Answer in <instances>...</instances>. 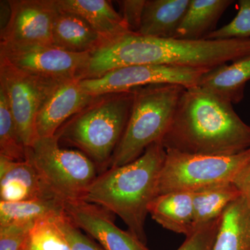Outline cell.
<instances>
[{"mask_svg":"<svg viewBox=\"0 0 250 250\" xmlns=\"http://www.w3.org/2000/svg\"><path fill=\"white\" fill-rule=\"evenodd\" d=\"M161 142L184 154L236 155L250 149V126L232 104L197 85L182 93Z\"/></svg>","mask_w":250,"mask_h":250,"instance_id":"obj_1","label":"cell"},{"mask_svg":"<svg viewBox=\"0 0 250 250\" xmlns=\"http://www.w3.org/2000/svg\"><path fill=\"white\" fill-rule=\"evenodd\" d=\"M250 55V39L188 41L134 33L91 54L87 79L130 65H156L210 70Z\"/></svg>","mask_w":250,"mask_h":250,"instance_id":"obj_2","label":"cell"},{"mask_svg":"<svg viewBox=\"0 0 250 250\" xmlns=\"http://www.w3.org/2000/svg\"><path fill=\"white\" fill-rule=\"evenodd\" d=\"M166 155L161 141L153 143L136 160L101 172L83 201L118 215L130 233L146 244L145 223Z\"/></svg>","mask_w":250,"mask_h":250,"instance_id":"obj_3","label":"cell"},{"mask_svg":"<svg viewBox=\"0 0 250 250\" xmlns=\"http://www.w3.org/2000/svg\"><path fill=\"white\" fill-rule=\"evenodd\" d=\"M134 89L98 95L55 134L59 142L78 148L102 172L107 170L132 108Z\"/></svg>","mask_w":250,"mask_h":250,"instance_id":"obj_4","label":"cell"},{"mask_svg":"<svg viewBox=\"0 0 250 250\" xmlns=\"http://www.w3.org/2000/svg\"><path fill=\"white\" fill-rule=\"evenodd\" d=\"M185 89V87L176 84H154L134 88L129 120L108 168L132 162L149 146L162 141Z\"/></svg>","mask_w":250,"mask_h":250,"instance_id":"obj_5","label":"cell"},{"mask_svg":"<svg viewBox=\"0 0 250 250\" xmlns=\"http://www.w3.org/2000/svg\"><path fill=\"white\" fill-rule=\"evenodd\" d=\"M27 159L44 182L64 202L83 200L98 177V167L83 152L65 149L55 136L39 138L27 147Z\"/></svg>","mask_w":250,"mask_h":250,"instance_id":"obj_6","label":"cell"},{"mask_svg":"<svg viewBox=\"0 0 250 250\" xmlns=\"http://www.w3.org/2000/svg\"><path fill=\"white\" fill-rule=\"evenodd\" d=\"M156 196L174 192H195L231 183L250 160V149L228 156L194 155L166 149Z\"/></svg>","mask_w":250,"mask_h":250,"instance_id":"obj_7","label":"cell"},{"mask_svg":"<svg viewBox=\"0 0 250 250\" xmlns=\"http://www.w3.org/2000/svg\"><path fill=\"white\" fill-rule=\"evenodd\" d=\"M91 54L67 52L53 45L0 43V62L59 83L85 80Z\"/></svg>","mask_w":250,"mask_h":250,"instance_id":"obj_8","label":"cell"},{"mask_svg":"<svg viewBox=\"0 0 250 250\" xmlns=\"http://www.w3.org/2000/svg\"><path fill=\"white\" fill-rule=\"evenodd\" d=\"M61 83L0 62V88L6 95L18 133L26 147H30L38 139L35 128L38 113Z\"/></svg>","mask_w":250,"mask_h":250,"instance_id":"obj_9","label":"cell"},{"mask_svg":"<svg viewBox=\"0 0 250 250\" xmlns=\"http://www.w3.org/2000/svg\"><path fill=\"white\" fill-rule=\"evenodd\" d=\"M207 70L170 65H130L114 69L97 78L81 80L80 84L93 96L154 84L180 85L188 88L197 86Z\"/></svg>","mask_w":250,"mask_h":250,"instance_id":"obj_10","label":"cell"},{"mask_svg":"<svg viewBox=\"0 0 250 250\" xmlns=\"http://www.w3.org/2000/svg\"><path fill=\"white\" fill-rule=\"evenodd\" d=\"M11 16L0 34V43L52 45L56 0H9Z\"/></svg>","mask_w":250,"mask_h":250,"instance_id":"obj_11","label":"cell"},{"mask_svg":"<svg viewBox=\"0 0 250 250\" xmlns=\"http://www.w3.org/2000/svg\"><path fill=\"white\" fill-rule=\"evenodd\" d=\"M72 223L95 238L104 250H149L129 231L117 227L109 211L93 204L79 200L64 202Z\"/></svg>","mask_w":250,"mask_h":250,"instance_id":"obj_12","label":"cell"},{"mask_svg":"<svg viewBox=\"0 0 250 250\" xmlns=\"http://www.w3.org/2000/svg\"><path fill=\"white\" fill-rule=\"evenodd\" d=\"M80 82L71 81L61 83L46 100L36 120L38 139L55 136L70 118L96 98L83 90Z\"/></svg>","mask_w":250,"mask_h":250,"instance_id":"obj_13","label":"cell"},{"mask_svg":"<svg viewBox=\"0 0 250 250\" xmlns=\"http://www.w3.org/2000/svg\"><path fill=\"white\" fill-rule=\"evenodd\" d=\"M59 198L29 159L15 161L0 156V200L19 202Z\"/></svg>","mask_w":250,"mask_h":250,"instance_id":"obj_14","label":"cell"},{"mask_svg":"<svg viewBox=\"0 0 250 250\" xmlns=\"http://www.w3.org/2000/svg\"><path fill=\"white\" fill-rule=\"evenodd\" d=\"M59 9L80 16L101 36L106 45L132 33L121 14L108 0H56Z\"/></svg>","mask_w":250,"mask_h":250,"instance_id":"obj_15","label":"cell"},{"mask_svg":"<svg viewBox=\"0 0 250 250\" xmlns=\"http://www.w3.org/2000/svg\"><path fill=\"white\" fill-rule=\"evenodd\" d=\"M52 45L72 53L93 54L106 45L84 20L59 7L52 26Z\"/></svg>","mask_w":250,"mask_h":250,"instance_id":"obj_16","label":"cell"},{"mask_svg":"<svg viewBox=\"0 0 250 250\" xmlns=\"http://www.w3.org/2000/svg\"><path fill=\"white\" fill-rule=\"evenodd\" d=\"M148 212L156 223L174 233L188 237L197 230L192 192H174L157 195L149 204Z\"/></svg>","mask_w":250,"mask_h":250,"instance_id":"obj_17","label":"cell"},{"mask_svg":"<svg viewBox=\"0 0 250 250\" xmlns=\"http://www.w3.org/2000/svg\"><path fill=\"white\" fill-rule=\"evenodd\" d=\"M250 80V55L213 67L202 75L197 86L234 104L244 98Z\"/></svg>","mask_w":250,"mask_h":250,"instance_id":"obj_18","label":"cell"},{"mask_svg":"<svg viewBox=\"0 0 250 250\" xmlns=\"http://www.w3.org/2000/svg\"><path fill=\"white\" fill-rule=\"evenodd\" d=\"M189 4L190 0H146L137 34L174 39Z\"/></svg>","mask_w":250,"mask_h":250,"instance_id":"obj_19","label":"cell"},{"mask_svg":"<svg viewBox=\"0 0 250 250\" xmlns=\"http://www.w3.org/2000/svg\"><path fill=\"white\" fill-rule=\"evenodd\" d=\"M233 2L231 0H190L174 39L207 40L216 30L219 20Z\"/></svg>","mask_w":250,"mask_h":250,"instance_id":"obj_20","label":"cell"},{"mask_svg":"<svg viewBox=\"0 0 250 250\" xmlns=\"http://www.w3.org/2000/svg\"><path fill=\"white\" fill-rule=\"evenodd\" d=\"M213 250H250V208L242 195L222 215Z\"/></svg>","mask_w":250,"mask_h":250,"instance_id":"obj_21","label":"cell"},{"mask_svg":"<svg viewBox=\"0 0 250 250\" xmlns=\"http://www.w3.org/2000/svg\"><path fill=\"white\" fill-rule=\"evenodd\" d=\"M66 215L64 202L59 198L37 199L19 202L0 201V225L34 223Z\"/></svg>","mask_w":250,"mask_h":250,"instance_id":"obj_22","label":"cell"},{"mask_svg":"<svg viewBox=\"0 0 250 250\" xmlns=\"http://www.w3.org/2000/svg\"><path fill=\"white\" fill-rule=\"evenodd\" d=\"M192 193L197 229L220 218L229 206L241 196L233 182Z\"/></svg>","mask_w":250,"mask_h":250,"instance_id":"obj_23","label":"cell"},{"mask_svg":"<svg viewBox=\"0 0 250 250\" xmlns=\"http://www.w3.org/2000/svg\"><path fill=\"white\" fill-rule=\"evenodd\" d=\"M0 156L15 161L27 160V147L15 123L9 102L0 88Z\"/></svg>","mask_w":250,"mask_h":250,"instance_id":"obj_24","label":"cell"},{"mask_svg":"<svg viewBox=\"0 0 250 250\" xmlns=\"http://www.w3.org/2000/svg\"><path fill=\"white\" fill-rule=\"evenodd\" d=\"M53 217L36 222L21 250H72Z\"/></svg>","mask_w":250,"mask_h":250,"instance_id":"obj_25","label":"cell"},{"mask_svg":"<svg viewBox=\"0 0 250 250\" xmlns=\"http://www.w3.org/2000/svg\"><path fill=\"white\" fill-rule=\"evenodd\" d=\"M250 39V0L238 1V11L232 21L213 31L207 39Z\"/></svg>","mask_w":250,"mask_h":250,"instance_id":"obj_26","label":"cell"},{"mask_svg":"<svg viewBox=\"0 0 250 250\" xmlns=\"http://www.w3.org/2000/svg\"><path fill=\"white\" fill-rule=\"evenodd\" d=\"M220 218L197 229L177 250H213Z\"/></svg>","mask_w":250,"mask_h":250,"instance_id":"obj_27","label":"cell"},{"mask_svg":"<svg viewBox=\"0 0 250 250\" xmlns=\"http://www.w3.org/2000/svg\"><path fill=\"white\" fill-rule=\"evenodd\" d=\"M34 223L0 225V250H21Z\"/></svg>","mask_w":250,"mask_h":250,"instance_id":"obj_28","label":"cell"},{"mask_svg":"<svg viewBox=\"0 0 250 250\" xmlns=\"http://www.w3.org/2000/svg\"><path fill=\"white\" fill-rule=\"evenodd\" d=\"M59 228L65 235L72 250H103L89 237L75 226L67 214L57 218Z\"/></svg>","mask_w":250,"mask_h":250,"instance_id":"obj_29","label":"cell"},{"mask_svg":"<svg viewBox=\"0 0 250 250\" xmlns=\"http://www.w3.org/2000/svg\"><path fill=\"white\" fill-rule=\"evenodd\" d=\"M121 9V16L129 30L137 34L141 27L146 0H123L118 1Z\"/></svg>","mask_w":250,"mask_h":250,"instance_id":"obj_30","label":"cell"},{"mask_svg":"<svg viewBox=\"0 0 250 250\" xmlns=\"http://www.w3.org/2000/svg\"><path fill=\"white\" fill-rule=\"evenodd\" d=\"M233 183L241 192L242 197L246 200L250 208V160L236 174Z\"/></svg>","mask_w":250,"mask_h":250,"instance_id":"obj_31","label":"cell"}]
</instances>
